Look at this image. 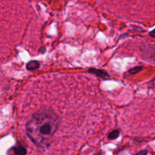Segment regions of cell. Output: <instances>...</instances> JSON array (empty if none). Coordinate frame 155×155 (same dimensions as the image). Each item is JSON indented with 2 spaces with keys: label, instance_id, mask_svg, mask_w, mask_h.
Returning a JSON list of instances; mask_svg holds the SVG:
<instances>
[{
  "label": "cell",
  "instance_id": "3",
  "mask_svg": "<svg viewBox=\"0 0 155 155\" xmlns=\"http://www.w3.org/2000/svg\"><path fill=\"white\" fill-rule=\"evenodd\" d=\"M39 68V63L37 61H31L27 64V69L28 71H34Z\"/></svg>",
  "mask_w": 155,
  "mask_h": 155
},
{
  "label": "cell",
  "instance_id": "2",
  "mask_svg": "<svg viewBox=\"0 0 155 155\" xmlns=\"http://www.w3.org/2000/svg\"><path fill=\"white\" fill-rule=\"evenodd\" d=\"M89 73H92V74H95L97 77H100L101 78H108L109 75L106 71H102V70H98V69H94V68H92V69H89Z\"/></svg>",
  "mask_w": 155,
  "mask_h": 155
},
{
  "label": "cell",
  "instance_id": "5",
  "mask_svg": "<svg viewBox=\"0 0 155 155\" xmlns=\"http://www.w3.org/2000/svg\"><path fill=\"white\" fill-rule=\"evenodd\" d=\"M120 133L118 130H113L110 134L108 135V139H115L119 136Z\"/></svg>",
  "mask_w": 155,
  "mask_h": 155
},
{
  "label": "cell",
  "instance_id": "8",
  "mask_svg": "<svg viewBox=\"0 0 155 155\" xmlns=\"http://www.w3.org/2000/svg\"><path fill=\"white\" fill-rule=\"evenodd\" d=\"M147 153H148V151H139L138 154H147Z\"/></svg>",
  "mask_w": 155,
  "mask_h": 155
},
{
  "label": "cell",
  "instance_id": "6",
  "mask_svg": "<svg viewBox=\"0 0 155 155\" xmlns=\"http://www.w3.org/2000/svg\"><path fill=\"white\" fill-rule=\"evenodd\" d=\"M142 68H142V67H141V66L135 67V68H131V69L129 71V72H130V74H137V73H139V71H140L142 69Z\"/></svg>",
  "mask_w": 155,
  "mask_h": 155
},
{
  "label": "cell",
  "instance_id": "7",
  "mask_svg": "<svg viewBox=\"0 0 155 155\" xmlns=\"http://www.w3.org/2000/svg\"><path fill=\"white\" fill-rule=\"evenodd\" d=\"M149 34H150V36H151V37L155 38V29H154V30H153L151 32H150Z\"/></svg>",
  "mask_w": 155,
  "mask_h": 155
},
{
  "label": "cell",
  "instance_id": "1",
  "mask_svg": "<svg viewBox=\"0 0 155 155\" xmlns=\"http://www.w3.org/2000/svg\"><path fill=\"white\" fill-rule=\"evenodd\" d=\"M59 124L60 119L57 114L50 109H42L35 113L27 122L26 133L37 148L45 150L52 142Z\"/></svg>",
  "mask_w": 155,
  "mask_h": 155
},
{
  "label": "cell",
  "instance_id": "4",
  "mask_svg": "<svg viewBox=\"0 0 155 155\" xmlns=\"http://www.w3.org/2000/svg\"><path fill=\"white\" fill-rule=\"evenodd\" d=\"M13 151L15 154L24 155L27 154V149L22 145H18L13 148Z\"/></svg>",
  "mask_w": 155,
  "mask_h": 155
}]
</instances>
